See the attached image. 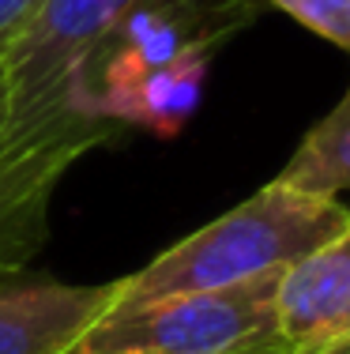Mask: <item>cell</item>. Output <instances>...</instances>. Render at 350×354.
<instances>
[{
	"mask_svg": "<svg viewBox=\"0 0 350 354\" xmlns=\"http://www.w3.org/2000/svg\"><path fill=\"white\" fill-rule=\"evenodd\" d=\"M350 226V207L336 196H309L282 181L264 185L256 196L200 226L177 245L158 252L139 272L113 279V306L155 301L166 294L222 290L298 264Z\"/></svg>",
	"mask_w": 350,
	"mask_h": 354,
	"instance_id": "cell-1",
	"label": "cell"
},
{
	"mask_svg": "<svg viewBox=\"0 0 350 354\" xmlns=\"http://www.w3.org/2000/svg\"><path fill=\"white\" fill-rule=\"evenodd\" d=\"M286 272V268H282ZM260 275L222 290L166 294L113 306L76 339L68 354H237L279 335V275Z\"/></svg>",
	"mask_w": 350,
	"mask_h": 354,
	"instance_id": "cell-2",
	"label": "cell"
},
{
	"mask_svg": "<svg viewBox=\"0 0 350 354\" xmlns=\"http://www.w3.org/2000/svg\"><path fill=\"white\" fill-rule=\"evenodd\" d=\"M151 0H46L27 35L4 57L15 136L46 129L79 106L90 57L136 8ZM87 113V109H83Z\"/></svg>",
	"mask_w": 350,
	"mask_h": 354,
	"instance_id": "cell-3",
	"label": "cell"
},
{
	"mask_svg": "<svg viewBox=\"0 0 350 354\" xmlns=\"http://www.w3.org/2000/svg\"><path fill=\"white\" fill-rule=\"evenodd\" d=\"M256 15L253 0H151L136 8L98 46L79 83V106L98 117V106L193 49H219Z\"/></svg>",
	"mask_w": 350,
	"mask_h": 354,
	"instance_id": "cell-4",
	"label": "cell"
},
{
	"mask_svg": "<svg viewBox=\"0 0 350 354\" xmlns=\"http://www.w3.org/2000/svg\"><path fill=\"white\" fill-rule=\"evenodd\" d=\"M117 121L83 109L57 117L0 155V279L19 275L49 241V212L68 170L113 140Z\"/></svg>",
	"mask_w": 350,
	"mask_h": 354,
	"instance_id": "cell-5",
	"label": "cell"
},
{
	"mask_svg": "<svg viewBox=\"0 0 350 354\" xmlns=\"http://www.w3.org/2000/svg\"><path fill=\"white\" fill-rule=\"evenodd\" d=\"M113 283L0 279V354H68L76 339L106 317Z\"/></svg>",
	"mask_w": 350,
	"mask_h": 354,
	"instance_id": "cell-6",
	"label": "cell"
},
{
	"mask_svg": "<svg viewBox=\"0 0 350 354\" xmlns=\"http://www.w3.org/2000/svg\"><path fill=\"white\" fill-rule=\"evenodd\" d=\"M279 335L298 351L350 339V226L279 275Z\"/></svg>",
	"mask_w": 350,
	"mask_h": 354,
	"instance_id": "cell-7",
	"label": "cell"
},
{
	"mask_svg": "<svg viewBox=\"0 0 350 354\" xmlns=\"http://www.w3.org/2000/svg\"><path fill=\"white\" fill-rule=\"evenodd\" d=\"M211 57L215 49H193L177 61L162 64V68L139 75L136 83H128L113 98H106L98 106V117L117 124H139V129L155 132L162 140H173L200 109Z\"/></svg>",
	"mask_w": 350,
	"mask_h": 354,
	"instance_id": "cell-8",
	"label": "cell"
},
{
	"mask_svg": "<svg viewBox=\"0 0 350 354\" xmlns=\"http://www.w3.org/2000/svg\"><path fill=\"white\" fill-rule=\"evenodd\" d=\"M275 181L309 192V196H339L350 189V87L343 102L316 129H309V136L290 155V162L279 170Z\"/></svg>",
	"mask_w": 350,
	"mask_h": 354,
	"instance_id": "cell-9",
	"label": "cell"
},
{
	"mask_svg": "<svg viewBox=\"0 0 350 354\" xmlns=\"http://www.w3.org/2000/svg\"><path fill=\"white\" fill-rule=\"evenodd\" d=\"M268 4L282 8L313 35L336 41L350 53V0H268Z\"/></svg>",
	"mask_w": 350,
	"mask_h": 354,
	"instance_id": "cell-10",
	"label": "cell"
},
{
	"mask_svg": "<svg viewBox=\"0 0 350 354\" xmlns=\"http://www.w3.org/2000/svg\"><path fill=\"white\" fill-rule=\"evenodd\" d=\"M46 0H0V64L12 53V46L27 35V27L38 19Z\"/></svg>",
	"mask_w": 350,
	"mask_h": 354,
	"instance_id": "cell-11",
	"label": "cell"
},
{
	"mask_svg": "<svg viewBox=\"0 0 350 354\" xmlns=\"http://www.w3.org/2000/svg\"><path fill=\"white\" fill-rule=\"evenodd\" d=\"M30 136H35V132H30ZM19 140H27V136H15V129H12V91H8V75H4V64H0V155H4L8 147H15Z\"/></svg>",
	"mask_w": 350,
	"mask_h": 354,
	"instance_id": "cell-12",
	"label": "cell"
},
{
	"mask_svg": "<svg viewBox=\"0 0 350 354\" xmlns=\"http://www.w3.org/2000/svg\"><path fill=\"white\" fill-rule=\"evenodd\" d=\"M237 354H309V351H298L294 343L275 335V339H264V343H256V347H249V351H237Z\"/></svg>",
	"mask_w": 350,
	"mask_h": 354,
	"instance_id": "cell-13",
	"label": "cell"
},
{
	"mask_svg": "<svg viewBox=\"0 0 350 354\" xmlns=\"http://www.w3.org/2000/svg\"><path fill=\"white\" fill-rule=\"evenodd\" d=\"M309 354H350V339L347 343H331V347H324V351H309Z\"/></svg>",
	"mask_w": 350,
	"mask_h": 354,
	"instance_id": "cell-14",
	"label": "cell"
}]
</instances>
